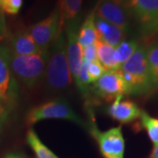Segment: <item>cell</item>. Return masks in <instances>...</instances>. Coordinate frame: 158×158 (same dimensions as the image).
<instances>
[{"label": "cell", "mask_w": 158, "mask_h": 158, "mask_svg": "<svg viewBox=\"0 0 158 158\" xmlns=\"http://www.w3.org/2000/svg\"><path fill=\"white\" fill-rule=\"evenodd\" d=\"M119 69L127 85V94L142 95L153 89L145 46H138L135 53Z\"/></svg>", "instance_id": "cell-1"}, {"label": "cell", "mask_w": 158, "mask_h": 158, "mask_svg": "<svg viewBox=\"0 0 158 158\" xmlns=\"http://www.w3.org/2000/svg\"><path fill=\"white\" fill-rule=\"evenodd\" d=\"M45 76L48 85L53 90L66 89L72 82L67 60V41L63 32L60 33L48 49Z\"/></svg>", "instance_id": "cell-2"}, {"label": "cell", "mask_w": 158, "mask_h": 158, "mask_svg": "<svg viewBox=\"0 0 158 158\" xmlns=\"http://www.w3.org/2000/svg\"><path fill=\"white\" fill-rule=\"evenodd\" d=\"M48 54V51L40 55L16 56L7 48L11 70L29 89L36 87L45 76Z\"/></svg>", "instance_id": "cell-3"}, {"label": "cell", "mask_w": 158, "mask_h": 158, "mask_svg": "<svg viewBox=\"0 0 158 158\" xmlns=\"http://www.w3.org/2000/svg\"><path fill=\"white\" fill-rule=\"evenodd\" d=\"M48 118L67 119L81 127L85 126L84 120L77 114L68 102L63 99L48 102L32 108L27 113V122L28 126H31Z\"/></svg>", "instance_id": "cell-4"}, {"label": "cell", "mask_w": 158, "mask_h": 158, "mask_svg": "<svg viewBox=\"0 0 158 158\" xmlns=\"http://www.w3.org/2000/svg\"><path fill=\"white\" fill-rule=\"evenodd\" d=\"M90 134L98 144L102 156L105 158H124L125 141L121 127H113L101 132L99 131L94 119L90 121Z\"/></svg>", "instance_id": "cell-5"}, {"label": "cell", "mask_w": 158, "mask_h": 158, "mask_svg": "<svg viewBox=\"0 0 158 158\" xmlns=\"http://www.w3.org/2000/svg\"><path fill=\"white\" fill-rule=\"evenodd\" d=\"M27 30L35 43L42 50H48L57 36L62 32L59 7L43 20L31 26Z\"/></svg>", "instance_id": "cell-6"}, {"label": "cell", "mask_w": 158, "mask_h": 158, "mask_svg": "<svg viewBox=\"0 0 158 158\" xmlns=\"http://www.w3.org/2000/svg\"><path fill=\"white\" fill-rule=\"evenodd\" d=\"M92 90L98 98L107 102L127 94V85L119 69L105 70L100 78L93 83Z\"/></svg>", "instance_id": "cell-7"}, {"label": "cell", "mask_w": 158, "mask_h": 158, "mask_svg": "<svg viewBox=\"0 0 158 158\" xmlns=\"http://www.w3.org/2000/svg\"><path fill=\"white\" fill-rule=\"evenodd\" d=\"M95 15L124 31L128 27L127 11L123 0H100L95 9Z\"/></svg>", "instance_id": "cell-8"}, {"label": "cell", "mask_w": 158, "mask_h": 158, "mask_svg": "<svg viewBox=\"0 0 158 158\" xmlns=\"http://www.w3.org/2000/svg\"><path fill=\"white\" fill-rule=\"evenodd\" d=\"M124 5L145 28H157L158 0H127Z\"/></svg>", "instance_id": "cell-9"}, {"label": "cell", "mask_w": 158, "mask_h": 158, "mask_svg": "<svg viewBox=\"0 0 158 158\" xmlns=\"http://www.w3.org/2000/svg\"><path fill=\"white\" fill-rule=\"evenodd\" d=\"M67 60H68L69 73L76 85H78V77L80 69L84 61L83 48L79 44L77 40V25L72 22L67 24Z\"/></svg>", "instance_id": "cell-10"}, {"label": "cell", "mask_w": 158, "mask_h": 158, "mask_svg": "<svg viewBox=\"0 0 158 158\" xmlns=\"http://www.w3.org/2000/svg\"><path fill=\"white\" fill-rule=\"evenodd\" d=\"M7 57V48H0V99L8 103L16 95V87L11 77Z\"/></svg>", "instance_id": "cell-11"}, {"label": "cell", "mask_w": 158, "mask_h": 158, "mask_svg": "<svg viewBox=\"0 0 158 158\" xmlns=\"http://www.w3.org/2000/svg\"><path fill=\"white\" fill-rule=\"evenodd\" d=\"M8 49L16 56L40 55L47 52L42 50L35 43L27 29L19 30L11 36L10 40V48Z\"/></svg>", "instance_id": "cell-12"}, {"label": "cell", "mask_w": 158, "mask_h": 158, "mask_svg": "<svg viewBox=\"0 0 158 158\" xmlns=\"http://www.w3.org/2000/svg\"><path fill=\"white\" fill-rule=\"evenodd\" d=\"M123 96L118 97L108 109L109 115L122 124H127L140 118L141 110L131 100H122Z\"/></svg>", "instance_id": "cell-13"}, {"label": "cell", "mask_w": 158, "mask_h": 158, "mask_svg": "<svg viewBox=\"0 0 158 158\" xmlns=\"http://www.w3.org/2000/svg\"><path fill=\"white\" fill-rule=\"evenodd\" d=\"M95 26L98 37V40H101L113 48L117 47L124 40L126 31L118 27L97 17L95 19Z\"/></svg>", "instance_id": "cell-14"}, {"label": "cell", "mask_w": 158, "mask_h": 158, "mask_svg": "<svg viewBox=\"0 0 158 158\" xmlns=\"http://www.w3.org/2000/svg\"><path fill=\"white\" fill-rule=\"evenodd\" d=\"M95 10H93L90 11V14L87 16L82 26L80 27L77 33V40L79 44L83 48L96 43V41L98 40L95 26Z\"/></svg>", "instance_id": "cell-15"}, {"label": "cell", "mask_w": 158, "mask_h": 158, "mask_svg": "<svg viewBox=\"0 0 158 158\" xmlns=\"http://www.w3.org/2000/svg\"><path fill=\"white\" fill-rule=\"evenodd\" d=\"M97 58L105 70L118 69L119 65L115 59V48L101 40L96 41Z\"/></svg>", "instance_id": "cell-16"}, {"label": "cell", "mask_w": 158, "mask_h": 158, "mask_svg": "<svg viewBox=\"0 0 158 158\" xmlns=\"http://www.w3.org/2000/svg\"><path fill=\"white\" fill-rule=\"evenodd\" d=\"M82 2L83 0H59V11L62 29L65 24L74 21L81 9Z\"/></svg>", "instance_id": "cell-17"}, {"label": "cell", "mask_w": 158, "mask_h": 158, "mask_svg": "<svg viewBox=\"0 0 158 158\" xmlns=\"http://www.w3.org/2000/svg\"><path fill=\"white\" fill-rule=\"evenodd\" d=\"M27 141L37 158H58L48 148L42 143L39 136L33 129H29L27 133Z\"/></svg>", "instance_id": "cell-18"}, {"label": "cell", "mask_w": 158, "mask_h": 158, "mask_svg": "<svg viewBox=\"0 0 158 158\" xmlns=\"http://www.w3.org/2000/svg\"><path fill=\"white\" fill-rule=\"evenodd\" d=\"M138 46V42L135 40H122L117 47H115V59L119 65V68L135 53Z\"/></svg>", "instance_id": "cell-19"}, {"label": "cell", "mask_w": 158, "mask_h": 158, "mask_svg": "<svg viewBox=\"0 0 158 158\" xmlns=\"http://www.w3.org/2000/svg\"><path fill=\"white\" fill-rule=\"evenodd\" d=\"M147 59L153 88H158V43L147 48Z\"/></svg>", "instance_id": "cell-20"}, {"label": "cell", "mask_w": 158, "mask_h": 158, "mask_svg": "<svg viewBox=\"0 0 158 158\" xmlns=\"http://www.w3.org/2000/svg\"><path fill=\"white\" fill-rule=\"evenodd\" d=\"M140 118L142 127L147 131L148 137L153 144L158 143V119L150 117L146 112L141 111Z\"/></svg>", "instance_id": "cell-21"}, {"label": "cell", "mask_w": 158, "mask_h": 158, "mask_svg": "<svg viewBox=\"0 0 158 158\" xmlns=\"http://www.w3.org/2000/svg\"><path fill=\"white\" fill-rule=\"evenodd\" d=\"M104 72H105V69L98 60L89 62L88 67H87V74H88L90 85L98 81Z\"/></svg>", "instance_id": "cell-22"}, {"label": "cell", "mask_w": 158, "mask_h": 158, "mask_svg": "<svg viewBox=\"0 0 158 158\" xmlns=\"http://www.w3.org/2000/svg\"><path fill=\"white\" fill-rule=\"evenodd\" d=\"M23 0H1L0 8L8 14L16 15L21 9Z\"/></svg>", "instance_id": "cell-23"}, {"label": "cell", "mask_w": 158, "mask_h": 158, "mask_svg": "<svg viewBox=\"0 0 158 158\" xmlns=\"http://www.w3.org/2000/svg\"><path fill=\"white\" fill-rule=\"evenodd\" d=\"M83 56H84V59L89 61V62H93V61L98 60L96 43L84 48H83Z\"/></svg>", "instance_id": "cell-24"}, {"label": "cell", "mask_w": 158, "mask_h": 158, "mask_svg": "<svg viewBox=\"0 0 158 158\" xmlns=\"http://www.w3.org/2000/svg\"><path fill=\"white\" fill-rule=\"evenodd\" d=\"M6 31V24H5V18H4V14L3 11L0 8V40L3 38L4 34Z\"/></svg>", "instance_id": "cell-25"}, {"label": "cell", "mask_w": 158, "mask_h": 158, "mask_svg": "<svg viewBox=\"0 0 158 158\" xmlns=\"http://www.w3.org/2000/svg\"><path fill=\"white\" fill-rule=\"evenodd\" d=\"M150 158H158V143L154 146L153 151L151 153Z\"/></svg>", "instance_id": "cell-26"}, {"label": "cell", "mask_w": 158, "mask_h": 158, "mask_svg": "<svg viewBox=\"0 0 158 158\" xmlns=\"http://www.w3.org/2000/svg\"><path fill=\"white\" fill-rule=\"evenodd\" d=\"M6 158H22L21 156H18V155H15V154H11V155H9L7 156Z\"/></svg>", "instance_id": "cell-27"}, {"label": "cell", "mask_w": 158, "mask_h": 158, "mask_svg": "<svg viewBox=\"0 0 158 158\" xmlns=\"http://www.w3.org/2000/svg\"><path fill=\"white\" fill-rule=\"evenodd\" d=\"M0 111H1V107H0Z\"/></svg>", "instance_id": "cell-28"}, {"label": "cell", "mask_w": 158, "mask_h": 158, "mask_svg": "<svg viewBox=\"0 0 158 158\" xmlns=\"http://www.w3.org/2000/svg\"><path fill=\"white\" fill-rule=\"evenodd\" d=\"M0 3H1V0H0Z\"/></svg>", "instance_id": "cell-29"}]
</instances>
